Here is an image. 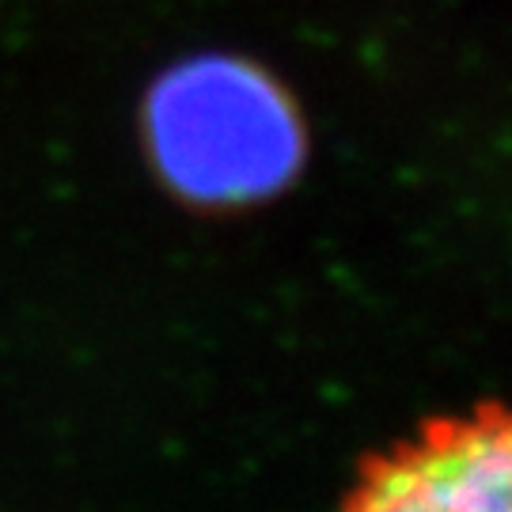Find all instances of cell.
I'll use <instances>...</instances> for the list:
<instances>
[{
  "mask_svg": "<svg viewBox=\"0 0 512 512\" xmlns=\"http://www.w3.org/2000/svg\"><path fill=\"white\" fill-rule=\"evenodd\" d=\"M346 512H512V410L429 425L368 467Z\"/></svg>",
  "mask_w": 512,
  "mask_h": 512,
  "instance_id": "2",
  "label": "cell"
},
{
  "mask_svg": "<svg viewBox=\"0 0 512 512\" xmlns=\"http://www.w3.org/2000/svg\"><path fill=\"white\" fill-rule=\"evenodd\" d=\"M145 148L183 202L228 209L293 183L304 126L289 92L243 57L202 54L167 69L145 95Z\"/></svg>",
  "mask_w": 512,
  "mask_h": 512,
  "instance_id": "1",
  "label": "cell"
}]
</instances>
